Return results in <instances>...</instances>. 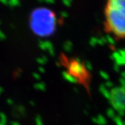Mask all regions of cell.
Segmentation results:
<instances>
[{
    "label": "cell",
    "instance_id": "obj_1",
    "mask_svg": "<svg viewBox=\"0 0 125 125\" xmlns=\"http://www.w3.org/2000/svg\"><path fill=\"white\" fill-rule=\"evenodd\" d=\"M104 29L116 40L125 39V0H110L106 3Z\"/></svg>",
    "mask_w": 125,
    "mask_h": 125
},
{
    "label": "cell",
    "instance_id": "obj_2",
    "mask_svg": "<svg viewBox=\"0 0 125 125\" xmlns=\"http://www.w3.org/2000/svg\"><path fill=\"white\" fill-rule=\"evenodd\" d=\"M30 27L33 32L40 36L52 35L56 28V18L53 11L47 8H38L32 11Z\"/></svg>",
    "mask_w": 125,
    "mask_h": 125
},
{
    "label": "cell",
    "instance_id": "obj_3",
    "mask_svg": "<svg viewBox=\"0 0 125 125\" xmlns=\"http://www.w3.org/2000/svg\"><path fill=\"white\" fill-rule=\"evenodd\" d=\"M64 61L67 70L62 72L63 77L71 83L83 85L88 93H90L92 74L89 68L78 58H65Z\"/></svg>",
    "mask_w": 125,
    "mask_h": 125
},
{
    "label": "cell",
    "instance_id": "obj_4",
    "mask_svg": "<svg viewBox=\"0 0 125 125\" xmlns=\"http://www.w3.org/2000/svg\"><path fill=\"white\" fill-rule=\"evenodd\" d=\"M110 102L113 107L119 112L125 111V88L116 87L111 90Z\"/></svg>",
    "mask_w": 125,
    "mask_h": 125
},
{
    "label": "cell",
    "instance_id": "obj_5",
    "mask_svg": "<svg viewBox=\"0 0 125 125\" xmlns=\"http://www.w3.org/2000/svg\"><path fill=\"white\" fill-rule=\"evenodd\" d=\"M38 45H39V47H40L42 50H43V51L48 50L50 55H52V56L54 55L53 46H52V44L49 41H47V40H46V41L40 40V42H39Z\"/></svg>",
    "mask_w": 125,
    "mask_h": 125
},
{
    "label": "cell",
    "instance_id": "obj_6",
    "mask_svg": "<svg viewBox=\"0 0 125 125\" xmlns=\"http://www.w3.org/2000/svg\"><path fill=\"white\" fill-rule=\"evenodd\" d=\"M34 88L37 90H40V91H42L44 92L46 90V85H45V83L42 82H40V83H37L35 85H33Z\"/></svg>",
    "mask_w": 125,
    "mask_h": 125
},
{
    "label": "cell",
    "instance_id": "obj_7",
    "mask_svg": "<svg viewBox=\"0 0 125 125\" xmlns=\"http://www.w3.org/2000/svg\"><path fill=\"white\" fill-rule=\"evenodd\" d=\"M8 5L11 8H15L20 6V2L18 0H10L8 1Z\"/></svg>",
    "mask_w": 125,
    "mask_h": 125
},
{
    "label": "cell",
    "instance_id": "obj_8",
    "mask_svg": "<svg viewBox=\"0 0 125 125\" xmlns=\"http://www.w3.org/2000/svg\"><path fill=\"white\" fill-rule=\"evenodd\" d=\"M36 61L38 63H39L40 65H45L46 64L47 61H48V59L45 56H42V57H39V58H36Z\"/></svg>",
    "mask_w": 125,
    "mask_h": 125
},
{
    "label": "cell",
    "instance_id": "obj_9",
    "mask_svg": "<svg viewBox=\"0 0 125 125\" xmlns=\"http://www.w3.org/2000/svg\"><path fill=\"white\" fill-rule=\"evenodd\" d=\"M6 121H7V118H6V115H5L4 113L1 112V113H0V123L4 124V125H6Z\"/></svg>",
    "mask_w": 125,
    "mask_h": 125
},
{
    "label": "cell",
    "instance_id": "obj_10",
    "mask_svg": "<svg viewBox=\"0 0 125 125\" xmlns=\"http://www.w3.org/2000/svg\"><path fill=\"white\" fill-rule=\"evenodd\" d=\"M35 122H36V125H44L42 119L40 115H37L35 119Z\"/></svg>",
    "mask_w": 125,
    "mask_h": 125
},
{
    "label": "cell",
    "instance_id": "obj_11",
    "mask_svg": "<svg viewBox=\"0 0 125 125\" xmlns=\"http://www.w3.org/2000/svg\"><path fill=\"white\" fill-rule=\"evenodd\" d=\"M18 111L20 112L21 114H24L25 113V108H24V107L23 106H18Z\"/></svg>",
    "mask_w": 125,
    "mask_h": 125
},
{
    "label": "cell",
    "instance_id": "obj_12",
    "mask_svg": "<svg viewBox=\"0 0 125 125\" xmlns=\"http://www.w3.org/2000/svg\"><path fill=\"white\" fill-rule=\"evenodd\" d=\"M32 75L33 76V78L36 79V80H40V75L39 74V73H37V72H33V74H32Z\"/></svg>",
    "mask_w": 125,
    "mask_h": 125
},
{
    "label": "cell",
    "instance_id": "obj_13",
    "mask_svg": "<svg viewBox=\"0 0 125 125\" xmlns=\"http://www.w3.org/2000/svg\"><path fill=\"white\" fill-rule=\"evenodd\" d=\"M6 38V36H5V34L3 33V31L0 30V40H4Z\"/></svg>",
    "mask_w": 125,
    "mask_h": 125
},
{
    "label": "cell",
    "instance_id": "obj_14",
    "mask_svg": "<svg viewBox=\"0 0 125 125\" xmlns=\"http://www.w3.org/2000/svg\"><path fill=\"white\" fill-rule=\"evenodd\" d=\"M6 102H7V104L10 105V106H12V105H13V101L11 99H8L7 100H6Z\"/></svg>",
    "mask_w": 125,
    "mask_h": 125
},
{
    "label": "cell",
    "instance_id": "obj_15",
    "mask_svg": "<svg viewBox=\"0 0 125 125\" xmlns=\"http://www.w3.org/2000/svg\"><path fill=\"white\" fill-rule=\"evenodd\" d=\"M38 70H39V72H40V73H45V68H44L43 67H38Z\"/></svg>",
    "mask_w": 125,
    "mask_h": 125
},
{
    "label": "cell",
    "instance_id": "obj_16",
    "mask_svg": "<svg viewBox=\"0 0 125 125\" xmlns=\"http://www.w3.org/2000/svg\"><path fill=\"white\" fill-rule=\"evenodd\" d=\"M43 2H45V3H47V4H54V1H52V0H44V1H42Z\"/></svg>",
    "mask_w": 125,
    "mask_h": 125
},
{
    "label": "cell",
    "instance_id": "obj_17",
    "mask_svg": "<svg viewBox=\"0 0 125 125\" xmlns=\"http://www.w3.org/2000/svg\"><path fill=\"white\" fill-rule=\"evenodd\" d=\"M0 3L5 5H8V1H6V0H0Z\"/></svg>",
    "mask_w": 125,
    "mask_h": 125
},
{
    "label": "cell",
    "instance_id": "obj_18",
    "mask_svg": "<svg viewBox=\"0 0 125 125\" xmlns=\"http://www.w3.org/2000/svg\"><path fill=\"white\" fill-rule=\"evenodd\" d=\"M11 125H20L17 122H11Z\"/></svg>",
    "mask_w": 125,
    "mask_h": 125
},
{
    "label": "cell",
    "instance_id": "obj_19",
    "mask_svg": "<svg viewBox=\"0 0 125 125\" xmlns=\"http://www.w3.org/2000/svg\"><path fill=\"white\" fill-rule=\"evenodd\" d=\"M2 92H3V88L1 87H0V94L2 93Z\"/></svg>",
    "mask_w": 125,
    "mask_h": 125
},
{
    "label": "cell",
    "instance_id": "obj_20",
    "mask_svg": "<svg viewBox=\"0 0 125 125\" xmlns=\"http://www.w3.org/2000/svg\"><path fill=\"white\" fill-rule=\"evenodd\" d=\"M30 104H31V105H32V106H34V105H35V103L33 102L32 101H31V102H30Z\"/></svg>",
    "mask_w": 125,
    "mask_h": 125
},
{
    "label": "cell",
    "instance_id": "obj_21",
    "mask_svg": "<svg viewBox=\"0 0 125 125\" xmlns=\"http://www.w3.org/2000/svg\"><path fill=\"white\" fill-rule=\"evenodd\" d=\"M0 125H4V124H1V123H0Z\"/></svg>",
    "mask_w": 125,
    "mask_h": 125
},
{
    "label": "cell",
    "instance_id": "obj_22",
    "mask_svg": "<svg viewBox=\"0 0 125 125\" xmlns=\"http://www.w3.org/2000/svg\"><path fill=\"white\" fill-rule=\"evenodd\" d=\"M1 24V20H0V24Z\"/></svg>",
    "mask_w": 125,
    "mask_h": 125
}]
</instances>
